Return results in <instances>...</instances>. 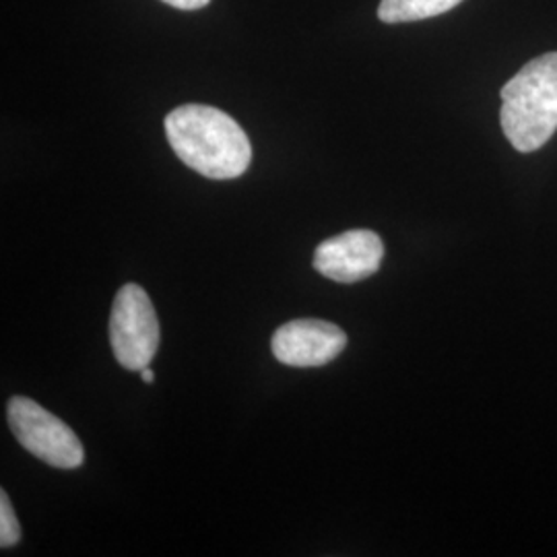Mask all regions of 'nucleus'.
I'll list each match as a JSON object with an SVG mask.
<instances>
[{
    "mask_svg": "<svg viewBox=\"0 0 557 557\" xmlns=\"http://www.w3.org/2000/svg\"><path fill=\"white\" fill-rule=\"evenodd\" d=\"M460 2L462 0H382L379 17L384 23L430 20L453 11Z\"/></svg>",
    "mask_w": 557,
    "mask_h": 557,
    "instance_id": "nucleus-7",
    "label": "nucleus"
},
{
    "mask_svg": "<svg viewBox=\"0 0 557 557\" xmlns=\"http://www.w3.org/2000/svg\"><path fill=\"white\" fill-rule=\"evenodd\" d=\"M160 338V320L147 292L137 283L122 285L110 314V343L120 366L131 372L147 368Z\"/></svg>",
    "mask_w": 557,
    "mask_h": 557,
    "instance_id": "nucleus-3",
    "label": "nucleus"
},
{
    "mask_svg": "<svg viewBox=\"0 0 557 557\" xmlns=\"http://www.w3.org/2000/svg\"><path fill=\"white\" fill-rule=\"evenodd\" d=\"M347 335L337 324L319 319L292 320L271 338L273 356L292 368H320L338 358Z\"/></svg>",
    "mask_w": 557,
    "mask_h": 557,
    "instance_id": "nucleus-5",
    "label": "nucleus"
},
{
    "mask_svg": "<svg viewBox=\"0 0 557 557\" xmlns=\"http://www.w3.org/2000/svg\"><path fill=\"white\" fill-rule=\"evenodd\" d=\"M163 2L172 4L176 9H182V11H195V9L207 7L211 0H163Z\"/></svg>",
    "mask_w": 557,
    "mask_h": 557,
    "instance_id": "nucleus-9",
    "label": "nucleus"
},
{
    "mask_svg": "<svg viewBox=\"0 0 557 557\" xmlns=\"http://www.w3.org/2000/svg\"><path fill=\"white\" fill-rule=\"evenodd\" d=\"M7 418L15 438L29 455L54 469H77L83 465L85 450L77 434L36 400L11 398L7 405Z\"/></svg>",
    "mask_w": 557,
    "mask_h": 557,
    "instance_id": "nucleus-4",
    "label": "nucleus"
},
{
    "mask_svg": "<svg viewBox=\"0 0 557 557\" xmlns=\"http://www.w3.org/2000/svg\"><path fill=\"white\" fill-rule=\"evenodd\" d=\"M384 244L370 230H351L324 239L314 252V269L337 283H358L379 273Z\"/></svg>",
    "mask_w": 557,
    "mask_h": 557,
    "instance_id": "nucleus-6",
    "label": "nucleus"
},
{
    "mask_svg": "<svg viewBox=\"0 0 557 557\" xmlns=\"http://www.w3.org/2000/svg\"><path fill=\"white\" fill-rule=\"evenodd\" d=\"M21 539V529L7 492H0V545L13 547Z\"/></svg>",
    "mask_w": 557,
    "mask_h": 557,
    "instance_id": "nucleus-8",
    "label": "nucleus"
},
{
    "mask_svg": "<svg viewBox=\"0 0 557 557\" xmlns=\"http://www.w3.org/2000/svg\"><path fill=\"white\" fill-rule=\"evenodd\" d=\"M165 135L180 160L207 178H238L252 160L242 126L213 106H180L165 116Z\"/></svg>",
    "mask_w": 557,
    "mask_h": 557,
    "instance_id": "nucleus-1",
    "label": "nucleus"
},
{
    "mask_svg": "<svg viewBox=\"0 0 557 557\" xmlns=\"http://www.w3.org/2000/svg\"><path fill=\"white\" fill-rule=\"evenodd\" d=\"M140 379H143V382L151 384V382L156 380V374H153V370L147 366V368H143V370H140Z\"/></svg>",
    "mask_w": 557,
    "mask_h": 557,
    "instance_id": "nucleus-10",
    "label": "nucleus"
},
{
    "mask_svg": "<svg viewBox=\"0 0 557 557\" xmlns=\"http://www.w3.org/2000/svg\"><path fill=\"white\" fill-rule=\"evenodd\" d=\"M499 122L520 153L541 149L557 131V52L527 62L502 87Z\"/></svg>",
    "mask_w": 557,
    "mask_h": 557,
    "instance_id": "nucleus-2",
    "label": "nucleus"
}]
</instances>
